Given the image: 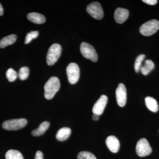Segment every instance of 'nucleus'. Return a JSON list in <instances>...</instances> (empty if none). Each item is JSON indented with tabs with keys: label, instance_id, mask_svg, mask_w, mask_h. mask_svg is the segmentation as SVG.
<instances>
[{
	"label": "nucleus",
	"instance_id": "obj_15",
	"mask_svg": "<svg viewBox=\"0 0 159 159\" xmlns=\"http://www.w3.org/2000/svg\"><path fill=\"white\" fill-rule=\"evenodd\" d=\"M71 130L69 127H63L57 131L56 138L60 141H64L67 139L71 135Z\"/></svg>",
	"mask_w": 159,
	"mask_h": 159
},
{
	"label": "nucleus",
	"instance_id": "obj_16",
	"mask_svg": "<svg viewBox=\"0 0 159 159\" xmlns=\"http://www.w3.org/2000/svg\"><path fill=\"white\" fill-rule=\"evenodd\" d=\"M50 123L48 121H45L41 123L39 125V127L36 129L32 131V134L34 136H40L44 134L46 131L48 130L50 126Z\"/></svg>",
	"mask_w": 159,
	"mask_h": 159
},
{
	"label": "nucleus",
	"instance_id": "obj_4",
	"mask_svg": "<svg viewBox=\"0 0 159 159\" xmlns=\"http://www.w3.org/2000/svg\"><path fill=\"white\" fill-rule=\"evenodd\" d=\"M80 52L83 56L87 59L96 62L98 60V55L93 46L88 43H82L80 45Z\"/></svg>",
	"mask_w": 159,
	"mask_h": 159
},
{
	"label": "nucleus",
	"instance_id": "obj_10",
	"mask_svg": "<svg viewBox=\"0 0 159 159\" xmlns=\"http://www.w3.org/2000/svg\"><path fill=\"white\" fill-rule=\"evenodd\" d=\"M108 101V98L105 95H102L94 104L93 108V114L100 116L103 113L107 103Z\"/></svg>",
	"mask_w": 159,
	"mask_h": 159
},
{
	"label": "nucleus",
	"instance_id": "obj_8",
	"mask_svg": "<svg viewBox=\"0 0 159 159\" xmlns=\"http://www.w3.org/2000/svg\"><path fill=\"white\" fill-rule=\"evenodd\" d=\"M86 9L89 14L94 19L101 20L103 17V9L100 3L98 2H94L89 4Z\"/></svg>",
	"mask_w": 159,
	"mask_h": 159
},
{
	"label": "nucleus",
	"instance_id": "obj_23",
	"mask_svg": "<svg viewBox=\"0 0 159 159\" xmlns=\"http://www.w3.org/2000/svg\"><path fill=\"white\" fill-rule=\"evenodd\" d=\"M6 77L10 82H13L17 77V74L12 68H9L6 73Z\"/></svg>",
	"mask_w": 159,
	"mask_h": 159
},
{
	"label": "nucleus",
	"instance_id": "obj_7",
	"mask_svg": "<svg viewBox=\"0 0 159 159\" xmlns=\"http://www.w3.org/2000/svg\"><path fill=\"white\" fill-rule=\"evenodd\" d=\"M66 74L69 82L75 84L78 81L80 77V69L78 65L71 63L66 68Z\"/></svg>",
	"mask_w": 159,
	"mask_h": 159
},
{
	"label": "nucleus",
	"instance_id": "obj_24",
	"mask_svg": "<svg viewBox=\"0 0 159 159\" xmlns=\"http://www.w3.org/2000/svg\"><path fill=\"white\" fill-rule=\"evenodd\" d=\"M39 36V32L38 31H31L27 34L25 40V43L28 44L31 42L34 39H36Z\"/></svg>",
	"mask_w": 159,
	"mask_h": 159
},
{
	"label": "nucleus",
	"instance_id": "obj_19",
	"mask_svg": "<svg viewBox=\"0 0 159 159\" xmlns=\"http://www.w3.org/2000/svg\"><path fill=\"white\" fill-rule=\"evenodd\" d=\"M6 159H24L22 154L19 151L11 149L6 154Z\"/></svg>",
	"mask_w": 159,
	"mask_h": 159
},
{
	"label": "nucleus",
	"instance_id": "obj_11",
	"mask_svg": "<svg viewBox=\"0 0 159 159\" xmlns=\"http://www.w3.org/2000/svg\"><path fill=\"white\" fill-rule=\"evenodd\" d=\"M107 146L111 152L116 153L120 148V142L119 139L115 136L111 135L107 137L106 140Z\"/></svg>",
	"mask_w": 159,
	"mask_h": 159
},
{
	"label": "nucleus",
	"instance_id": "obj_13",
	"mask_svg": "<svg viewBox=\"0 0 159 159\" xmlns=\"http://www.w3.org/2000/svg\"><path fill=\"white\" fill-rule=\"evenodd\" d=\"M27 17L29 20L34 24H42L46 21L45 16L37 12H30L27 15Z\"/></svg>",
	"mask_w": 159,
	"mask_h": 159
},
{
	"label": "nucleus",
	"instance_id": "obj_12",
	"mask_svg": "<svg viewBox=\"0 0 159 159\" xmlns=\"http://www.w3.org/2000/svg\"><path fill=\"white\" fill-rule=\"evenodd\" d=\"M129 16V11L127 9L118 8L114 13V18L116 22L122 24L127 19Z\"/></svg>",
	"mask_w": 159,
	"mask_h": 159
},
{
	"label": "nucleus",
	"instance_id": "obj_20",
	"mask_svg": "<svg viewBox=\"0 0 159 159\" xmlns=\"http://www.w3.org/2000/svg\"><path fill=\"white\" fill-rule=\"evenodd\" d=\"M145 54H142L138 56L136 59L134 68L135 71H136V73H139V71L141 70L142 62L145 59Z\"/></svg>",
	"mask_w": 159,
	"mask_h": 159
},
{
	"label": "nucleus",
	"instance_id": "obj_17",
	"mask_svg": "<svg viewBox=\"0 0 159 159\" xmlns=\"http://www.w3.org/2000/svg\"><path fill=\"white\" fill-rule=\"evenodd\" d=\"M17 36L14 34H10L3 38L0 40V48H3L7 46L12 44L15 42Z\"/></svg>",
	"mask_w": 159,
	"mask_h": 159
},
{
	"label": "nucleus",
	"instance_id": "obj_5",
	"mask_svg": "<svg viewBox=\"0 0 159 159\" xmlns=\"http://www.w3.org/2000/svg\"><path fill=\"white\" fill-rule=\"evenodd\" d=\"M27 124L26 119H13L5 121L3 123L2 127L6 130H16L24 128Z\"/></svg>",
	"mask_w": 159,
	"mask_h": 159
},
{
	"label": "nucleus",
	"instance_id": "obj_26",
	"mask_svg": "<svg viewBox=\"0 0 159 159\" xmlns=\"http://www.w3.org/2000/svg\"><path fill=\"white\" fill-rule=\"evenodd\" d=\"M34 159H43V154L40 151H38L35 154V158Z\"/></svg>",
	"mask_w": 159,
	"mask_h": 159
},
{
	"label": "nucleus",
	"instance_id": "obj_14",
	"mask_svg": "<svg viewBox=\"0 0 159 159\" xmlns=\"http://www.w3.org/2000/svg\"><path fill=\"white\" fill-rule=\"evenodd\" d=\"M145 102L148 109L153 112H157L159 110L157 102L153 97H147L145 98Z\"/></svg>",
	"mask_w": 159,
	"mask_h": 159
},
{
	"label": "nucleus",
	"instance_id": "obj_27",
	"mask_svg": "<svg viewBox=\"0 0 159 159\" xmlns=\"http://www.w3.org/2000/svg\"><path fill=\"white\" fill-rule=\"evenodd\" d=\"M99 116L96 115V114H93V119L94 121H97L99 119Z\"/></svg>",
	"mask_w": 159,
	"mask_h": 159
},
{
	"label": "nucleus",
	"instance_id": "obj_25",
	"mask_svg": "<svg viewBox=\"0 0 159 159\" xmlns=\"http://www.w3.org/2000/svg\"><path fill=\"white\" fill-rule=\"evenodd\" d=\"M142 2L148 4V5L153 6L157 3L158 1L157 0H143Z\"/></svg>",
	"mask_w": 159,
	"mask_h": 159
},
{
	"label": "nucleus",
	"instance_id": "obj_9",
	"mask_svg": "<svg viewBox=\"0 0 159 159\" xmlns=\"http://www.w3.org/2000/svg\"><path fill=\"white\" fill-rule=\"evenodd\" d=\"M116 98L118 105L123 107L125 105L127 100V93L125 85L120 83L116 90Z\"/></svg>",
	"mask_w": 159,
	"mask_h": 159
},
{
	"label": "nucleus",
	"instance_id": "obj_1",
	"mask_svg": "<svg viewBox=\"0 0 159 159\" xmlns=\"http://www.w3.org/2000/svg\"><path fill=\"white\" fill-rule=\"evenodd\" d=\"M60 88L59 80L56 77H51L44 85V96L46 99H51Z\"/></svg>",
	"mask_w": 159,
	"mask_h": 159
},
{
	"label": "nucleus",
	"instance_id": "obj_22",
	"mask_svg": "<svg viewBox=\"0 0 159 159\" xmlns=\"http://www.w3.org/2000/svg\"><path fill=\"white\" fill-rule=\"evenodd\" d=\"M29 70L27 67H23L20 69L18 76L21 80H25L29 77Z\"/></svg>",
	"mask_w": 159,
	"mask_h": 159
},
{
	"label": "nucleus",
	"instance_id": "obj_2",
	"mask_svg": "<svg viewBox=\"0 0 159 159\" xmlns=\"http://www.w3.org/2000/svg\"><path fill=\"white\" fill-rule=\"evenodd\" d=\"M159 29V21L157 20H150L140 27V33L144 36H148L155 33Z\"/></svg>",
	"mask_w": 159,
	"mask_h": 159
},
{
	"label": "nucleus",
	"instance_id": "obj_21",
	"mask_svg": "<svg viewBox=\"0 0 159 159\" xmlns=\"http://www.w3.org/2000/svg\"><path fill=\"white\" fill-rule=\"evenodd\" d=\"M77 159H97L94 154L89 152L82 151L77 156Z\"/></svg>",
	"mask_w": 159,
	"mask_h": 159
},
{
	"label": "nucleus",
	"instance_id": "obj_18",
	"mask_svg": "<svg viewBox=\"0 0 159 159\" xmlns=\"http://www.w3.org/2000/svg\"><path fill=\"white\" fill-rule=\"evenodd\" d=\"M155 65L151 60H146L144 65L142 66L141 71L143 75H147L154 69Z\"/></svg>",
	"mask_w": 159,
	"mask_h": 159
},
{
	"label": "nucleus",
	"instance_id": "obj_3",
	"mask_svg": "<svg viewBox=\"0 0 159 159\" xmlns=\"http://www.w3.org/2000/svg\"><path fill=\"white\" fill-rule=\"evenodd\" d=\"M61 46L59 44L54 43L49 48L47 56V63L49 66L53 65L60 56Z\"/></svg>",
	"mask_w": 159,
	"mask_h": 159
},
{
	"label": "nucleus",
	"instance_id": "obj_28",
	"mask_svg": "<svg viewBox=\"0 0 159 159\" xmlns=\"http://www.w3.org/2000/svg\"><path fill=\"white\" fill-rule=\"evenodd\" d=\"M3 14H4V10H3L2 4L0 3V16L3 15Z\"/></svg>",
	"mask_w": 159,
	"mask_h": 159
},
{
	"label": "nucleus",
	"instance_id": "obj_6",
	"mask_svg": "<svg viewBox=\"0 0 159 159\" xmlns=\"http://www.w3.org/2000/svg\"><path fill=\"white\" fill-rule=\"evenodd\" d=\"M136 151L139 157H144L149 155L152 151V148L147 139L143 138L137 142Z\"/></svg>",
	"mask_w": 159,
	"mask_h": 159
}]
</instances>
